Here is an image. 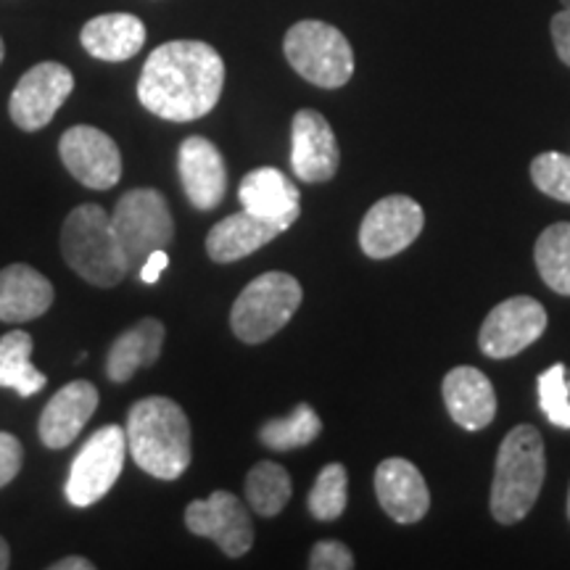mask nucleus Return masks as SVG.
<instances>
[{"label": "nucleus", "mask_w": 570, "mask_h": 570, "mask_svg": "<svg viewBox=\"0 0 570 570\" xmlns=\"http://www.w3.org/2000/svg\"><path fill=\"white\" fill-rule=\"evenodd\" d=\"M223 88L225 61L209 42L173 40L142 63L138 101L169 122H194L219 104Z\"/></svg>", "instance_id": "obj_1"}, {"label": "nucleus", "mask_w": 570, "mask_h": 570, "mask_svg": "<svg viewBox=\"0 0 570 570\" xmlns=\"http://www.w3.org/2000/svg\"><path fill=\"white\" fill-rule=\"evenodd\" d=\"M127 449L140 470L159 481H177L190 468V423L167 396H146L127 415Z\"/></svg>", "instance_id": "obj_2"}, {"label": "nucleus", "mask_w": 570, "mask_h": 570, "mask_svg": "<svg viewBox=\"0 0 570 570\" xmlns=\"http://www.w3.org/2000/svg\"><path fill=\"white\" fill-rule=\"evenodd\" d=\"M547 475L544 441L533 425H515L499 446L494 483H491V515L497 523L512 525L529 515L541 494Z\"/></svg>", "instance_id": "obj_3"}, {"label": "nucleus", "mask_w": 570, "mask_h": 570, "mask_svg": "<svg viewBox=\"0 0 570 570\" xmlns=\"http://www.w3.org/2000/svg\"><path fill=\"white\" fill-rule=\"evenodd\" d=\"M61 254L82 281L98 288H114L130 269L111 217L98 204H82L69 212L61 227Z\"/></svg>", "instance_id": "obj_4"}, {"label": "nucleus", "mask_w": 570, "mask_h": 570, "mask_svg": "<svg viewBox=\"0 0 570 570\" xmlns=\"http://www.w3.org/2000/svg\"><path fill=\"white\" fill-rule=\"evenodd\" d=\"M283 51L296 75L317 88H344L354 75V51L346 35L325 21H298L285 32Z\"/></svg>", "instance_id": "obj_5"}, {"label": "nucleus", "mask_w": 570, "mask_h": 570, "mask_svg": "<svg viewBox=\"0 0 570 570\" xmlns=\"http://www.w3.org/2000/svg\"><path fill=\"white\" fill-rule=\"evenodd\" d=\"M302 285L288 273H265L235 298L230 327L244 344H265L281 333L302 306Z\"/></svg>", "instance_id": "obj_6"}, {"label": "nucleus", "mask_w": 570, "mask_h": 570, "mask_svg": "<svg viewBox=\"0 0 570 570\" xmlns=\"http://www.w3.org/2000/svg\"><path fill=\"white\" fill-rule=\"evenodd\" d=\"M111 225L117 230V238L125 248L130 267H140L148 254L173 244L175 238V223L167 198L154 188L127 190L114 206Z\"/></svg>", "instance_id": "obj_7"}, {"label": "nucleus", "mask_w": 570, "mask_h": 570, "mask_svg": "<svg viewBox=\"0 0 570 570\" xmlns=\"http://www.w3.org/2000/svg\"><path fill=\"white\" fill-rule=\"evenodd\" d=\"M127 433L119 425L98 428L92 436L85 441L75 462L69 468L67 479V499L75 508H90L98 499H104L114 489L125 470Z\"/></svg>", "instance_id": "obj_8"}, {"label": "nucleus", "mask_w": 570, "mask_h": 570, "mask_svg": "<svg viewBox=\"0 0 570 570\" xmlns=\"http://www.w3.org/2000/svg\"><path fill=\"white\" fill-rule=\"evenodd\" d=\"M75 90V75L56 61L35 63L24 71L11 92L9 114L11 122L24 132H38L51 125L56 111L67 104Z\"/></svg>", "instance_id": "obj_9"}, {"label": "nucleus", "mask_w": 570, "mask_h": 570, "mask_svg": "<svg viewBox=\"0 0 570 570\" xmlns=\"http://www.w3.org/2000/svg\"><path fill=\"white\" fill-rule=\"evenodd\" d=\"M425 212L410 196H386L370 206L360 227V246L370 259H391L402 254L423 233Z\"/></svg>", "instance_id": "obj_10"}, {"label": "nucleus", "mask_w": 570, "mask_h": 570, "mask_svg": "<svg viewBox=\"0 0 570 570\" xmlns=\"http://www.w3.org/2000/svg\"><path fill=\"white\" fill-rule=\"evenodd\" d=\"M185 525L196 537L212 539L227 558H240L252 550L254 525L246 504L230 491H214L185 508Z\"/></svg>", "instance_id": "obj_11"}, {"label": "nucleus", "mask_w": 570, "mask_h": 570, "mask_svg": "<svg viewBox=\"0 0 570 570\" xmlns=\"http://www.w3.org/2000/svg\"><path fill=\"white\" fill-rule=\"evenodd\" d=\"M547 312L537 298L512 296L497 304L483 320L479 346L491 360H508L544 336Z\"/></svg>", "instance_id": "obj_12"}, {"label": "nucleus", "mask_w": 570, "mask_h": 570, "mask_svg": "<svg viewBox=\"0 0 570 570\" xmlns=\"http://www.w3.org/2000/svg\"><path fill=\"white\" fill-rule=\"evenodd\" d=\"M63 167L85 188L109 190L122 177V154L119 146L104 130L90 125L69 127L59 140Z\"/></svg>", "instance_id": "obj_13"}, {"label": "nucleus", "mask_w": 570, "mask_h": 570, "mask_svg": "<svg viewBox=\"0 0 570 570\" xmlns=\"http://www.w3.org/2000/svg\"><path fill=\"white\" fill-rule=\"evenodd\" d=\"M338 140L327 119L315 109L296 111L291 125V167L304 183H327L338 173Z\"/></svg>", "instance_id": "obj_14"}, {"label": "nucleus", "mask_w": 570, "mask_h": 570, "mask_svg": "<svg viewBox=\"0 0 570 570\" xmlns=\"http://www.w3.org/2000/svg\"><path fill=\"white\" fill-rule=\"evenodd\" d=\"M296 214L285 217H256L252 212H238L217 223L206 235V254L217 265H230V262L244 259V256L259 252L277 235H283L296 223Z\"/></svg>", "instance_id": "obj_15"}, {"label": "nucleus", "mask_w": 570, "mask_h": 570, "mask_svg": "<svg viewBox=\"0 0 570 570\" xmlns=\"http://www.w3.org/2000/svg\"><path fill=\"white\" fill-rule=\"evenodd\" d=\"M177 173L188 202L202 212H212L227 194V167L219 148L209 138L190 135L180 142Z\"/></svg>", "instance_id": "obj_16"}, {"label": "nucleus", "mask_w": 570, "mask_h": 570, "mask_svg": "<svg viewBox=\"0 0 570 570\" xmlns=\"http://www.w3.org/2000/svg\"><path fill=\"white\" fill-rule=\"evenodd\" d=\"M375 494L381 508L396 523H417L431 508L423 473L410 460L389 458L375 470Z\"/></svg>", "instance_id": "obj_17"}, {"label": "nucleus", "mask_w": 570, "mask_h": 570, "mask_svg": "<svg viewBox=\"0 0 570 570\" xmlns=\"http://www.w3.org/2000/svg\"><path fill=\"white\" fill-rule=\"evenodd\" d=\"M98 410V389L90 381H71L56 391L42 410L38 431L48 449H67Z\"/></svg>", "instance_id": "obj_18"}, {"label": "nucleus", "mask_w": 570, "mask_h": 570, "mask_svg": "<svg viewBox=\"0 0 570 570\" xmlns=\"http://www.w3.org/2000/svg\"><path fill=\"white\" fill-rule=\"evenodd\" d=\"M444 404L454 423L465 431H483L497 415V394L487 373L479 367L460 365L449 370L444 383Z\"/></svg>", "instance_id": "obj_19"}, {"label": "nucleus", "mask_w": 570, "mask_h": 570, "mask_svg": "<svg viewBox=\"0 0 570 570\" xmlns=\"http://www.w3.org/2000/svg\"><path fill=\"white\" fill-rule=\"evenodd\" d=\"M53 285L30 265H9L0 269V320L19 325L38 320L51 309Z\"/></svg>", "instance_id": "obj_20"}, {"label": "nucleus", "mask_w": 570, "mask_h": 570, "mask_svg": "<svg viewBox=\"0 0 570 570\" xmlns=\"http://www.w3.org/2000/svg\"><path fill=\"white\" fill-rule=\"evenodd\" d=\"M146 24L135 13H104L82 27L80 42L92 59L127 61L146 46Z\"/></svg>", "instance_id": "obj_21"}, {"label": "nucleus", "mask_w": 570, "mask_h": 570, "mask_svg": "<svg viewBox=\"0 0 570 570\" xmlns=\"http://www.w3.org/2000/svg\"><path fill=\"white\" fill-rule=\"evenodd\" d=\"M164 346V325L159 320L146 317L135 323L130 331L114 341L106 360V375L114 383H127L140 367L154 365Z\"/></svg>", "instance_id": "obj_22"}, {"label": "nucleus", "mask_w": 570, "mask_h": 570, "mask_svg": "<svg viewBox=\"0 0 570 570\" xmlns=\"http://www.w3.org/2000/svg\"><path fill=\"white\" fill-rule=\"evenodd\" d=\"M238 198L246 212L256 217H285V214H302L298 206V188L281 169L259 167L240 180Z\"/></svg>", "instance_id": "obj_23"}, {"label": "nucleus", "mask_w": 570, "mask_h": 570, "mask_svg": "<svg viewBox=\"0 0 570 570\" xmlns=\"http://www.w3.org/2000/svg\"><path fill=\"white\" fill-rule=\"evenodd\" d=\"M32 336L27 331H11L0 338V386L32 396L46 389L48 377L32 365Z\"/></svg>", "instance_id": "obj_24"}, {"label": "nucleus", "mask_w": 570, "mask_h": 570, "mask_svg": "<svg viewBox=\"0 0 570 570\" xmlns=\"http://www.w3.org/2000/svg\"><path fill=\"white\" fill-rule=\"evenodd\" d=\"M537 269L554 294L570 296V223L550 225L533 248Z\"/></svg>", "instance_id": "obj_25"}, {"label": "nucleus", "mask_w": 570, "mask_h": 570, "mask_svg": "<svg viewBox=\"0 0 570 570\" xmlns=\"http://www.w3.org/2000/svg\"><path fill=\"white\" fill-rule=\"evenodd\" d=\"M291 475L273 460L256 462L246 475V499L262 518H275L291 499Z\"/></svg>", "instance_id": "obj_26"}, {"label": "nucleus", "mask_w": 570, "mask_h": 570, "mask_svg": "<svg viewBox=\"0 0 570 570\" xmlns=\"http://www.w3.org/2000/svg\"><path fill=\"white\" fill-rule=\"evenodd\" d=\"M320 431H323V420L317 417V412L309 404H298L288 417L267 420L262 425L259 439L273 452H291V449L312 444L320 436Z\"/></svg>", "instance_id": "obj_27"}, {"label": "nucleus", "mask_w": 570, "mask_h": 570, "mask_svg": "<svg viewBox=\"0 0 570 570\" xmlns=\"http://www.w3.org/2000/svg\"><path fill=\"white\" fill-rule=\"evenodd\" d=\"M348 502V473L341 462H331L320 470L309 491V512L317 520H336L344 515Z\"/></svg>", "instance_id": "obj_28"}, {"label": "nucleus", "mask_w": 570, "mask_h": 570, "mask_svg": "<svg viewBox=\"0 0 570 570\" xmlns=\"http://www.w3.org/2000/svg\"><path fill=\"white\" fill-rule=\"evenodd\" d=\"M566 365H552L539 375V407L552 425L570 431V389L566 383Z\"/></svg>", "instance_id": "obj_29"}, {"label": "nucleus", "mask_w": 570, "mask_h": 570, "mask_svg": "<svg viewBox=\"0 0 570 570\" xmlns=\"http://www.w3.org/2000/svg\"><path fill=\"white\" fill-rule=\"evenodd\" d=\"M531 180L544 196L570 204V156L547 151L531 161Z\"/></svg>", "instance_id": "obj_30"}, {"label": "nucleus", "mask_w": 570, "mask_h": 570, "mask_svg": "<svg viewBox=\"0 0 570 570\" xmlns=\"http://www.w3.org/2000/svg\"><path fill=\"white\" fill-rule=\"evenodd\" d=\"M312 570H348L354 568V554L341 541H317L309 554Z\"/></svg>", "instance_id": "obj_31"}, {"label": "nucleus", "mask_w": 570, "mask_h": 570, "mask_svg": "<svg viewBox=\"0 0 570 570\" xmlns=\"http://www.w3.org/2000/svg\"><path fill=\"white\" fill-rule=\"evenodd\" d=\"M21 462H24V452H21L19 439L9 431H0V489L17 479Z\"/></svg>", "instance_id": "obj_32"}, {"label": "nucleus", "mask_w": 570, "mask_h": 570, "mask_svg": "<svg viewBox=\"0 0 570 570\" xmlns=\"http://www.w3.org/2000/svg\"><path fill=\"white\" fill-rule=\"evenodd\" d=\"M550 30H552L554 51H558L560 61L570 67V11L562 9L560 13H554Z\"/></svg>", "instance_id": "obj_33"}, {"label": "nucleus", "mask_w": 570, "mask_h": 570, "mask_svg": "<svg viewBox=\"0 0 570 570\" xmlns=\"http://www.w3.org/2000/svg\"><path fill=\"white\" fill-rule=\"evenodd\" d=\"M169 267V254L164 252V248H156L154 254H148L146 256V262H142L140 265V281L146 283V285H154L156 281H159L161 277V273L164 269Z\"/></svg>", "instance_id": "obj_34"}, {"label": "nucleus", "mask_w": 570, "mask_h": 570, "mask_svg": "<svg viewBox=\"0 0 570 570\" xmlns=\"http://www.w3.org/2000/svg\"><path fill=\"white\" fill-rule=\"evenodd\" d=\"M96 566H92L90 560L85 558H63L59 562H53L51 570H92Z\"/></svg>", "instance_id": "obj_35"}, {"label": "nucleus", "mask_w": 570, "mask_h": 570, "mask_svg": "<svg viewBox=\"0 0 570 570\" xmlns=\"http://www.w3.org/2000/svg\"><path fill=\"white\" fill-rule=\"evenodd\" d=\"M11 566V550L9 544H6V539L0 537V570H6Z\"/></svg>", "instance_id": "obj_36"}, {"label": "nucleus", "mask_w": 570, "mask_h": 570, "mask_svg": "<svg viewBox=\"0 0 570 570\" xmlns=\"http://www.w3.org/2000/svg\"><path fill=\"white\" fill-rule=\"evenodd\" d=\"M3 56H6V46H3V38H0V63H3Z\"/></svg>", "instance_id": "obj_37"}, {"label": "nucleus", "mask_w": 570, "mask_h": 570, "mask_svg": "<svg viewBox=\"0 0 570 570\" xmlns=\"http://www.w3.org/2000/svg\"><path fill=\"white\" fill-rule=\"evenodd\" d=\"M560 3H562V9L570 11V0H560Z\"/></svg>", "instance_id": "obj_38"}, {"label": "nucleus", "mask_w": 570, "mask_h": 570, "mask_svg": "<svg viewBox=\"0 0 570 570\" xmlns=\"http://www.w3.org/2000/svg\"><path fill=\"white\" fill-rule=\"evenodd\" d=\"M566 383H568V389H570V370H566Z\"/></svg>", "instance_id": "obj_39"}, {"label": "nucleus", "mask_w": 570, "mask_h": 570, "mask_svg": "<svg viewBox=\"0 0 570 570\" xmlns=\"http://www.w3.org/2000/svg\"><path fill=\"white\" fill-rule=\"evenodd\" d=\"M568 518H570V491H568Z\"/></svg>", "instance_id": "obj_40"}]
</instances>
